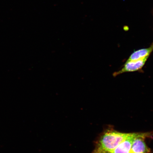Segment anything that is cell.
Wrapping results in <instances>:
<instances>
[{
	"label": "cell",
	"instance_id": "obj_3",
	"mask_svg": "<svg viewBox=\"0 0 153 153\" xmlns=\"http://www.w3.org/2000/svg\"><path fill=\"white\" fill-rule=\"evenodd\" d=\"M149 57L137 60L127 61L121 69L114 73L113 76H116L126 72L138 71L144 66Z\"/></svg>",
	"mask_w": 153,
	"mask_h": 153
},
{
	"label": "cell",
	"instance_id": "obj_2",
	"mask_svg": "<svg viewBox=\"0 0 153 153\" xmlns=\"http://www.w3.org/2000/svg\"><path fill=\"white\" fill-rule=\"evenodd\" d=\"M144 137L146 139H153V134L151 132L130 133L129 135L115 148L107 153H130L134 140L137 137Z\"/></svg>",
	"mask_w": 153,
	"mask_h": 153
},
{
	"label": "cell",
	"instance_id": "obj_1",
	"mask_svg": "<svg viewBox=\"0 0 153 153\" xmlns=\"http://www.w3.org/2000/svg\"><path fill=\"white\" fill-rule=\"evenodd\" d=\"M129 134L120 132L111 127L106 128L96 139L94 148L91 153H107L111 152Z\"/></svg>",
	"mask_w": 153,
	"mask_h": 153
},
{
	"label": "cell",
	"instance_id": "obj_4",
	"mask_svg": "<svg viewBox=\"0 0 153 153\" xmlns=\"http://www.w3.org/2000/svg\"><path fill=\"white\" fill-rule=\"evenodd\" d=\"M146 139L143 137H137L133 143L131 152L134 153H150L151 149L147 146L145 140Z\"/></svg>",
	"mask_w": 153,
	"mask_h": 153
},
{
	"label": "cell",
	"instance_id": "obj_5",
	"mask_svg": "<svg viewBox=\"0 0 153 153\" xmlns=\"http://www.w3.org/2000/svg\"><path fill=\"white\" fill-rule=\"evenodd\" d=\"M153 51V43L148 48L139 49L134 51L127 61H135L143 59L147 56H149Z\"/></svg>",
	"mask_w": 153,
	"mask_h": 153
},
{
	"label": "cell",
	"instance_id": "obj_6",
	"mask_svg": "<svg viewBox=\"0 0 153 153\" xmlns=\"http://www.w3.org/2000/svg\"><path fill=\"white\" fill-rule=\"evenodd\" d=\"M130 153H133V152H130Z\"/></svg>",
	"mask_w": 153,
	"mask_h": 153
}]
</instances>
